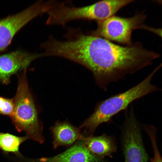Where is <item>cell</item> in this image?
I'll list each match as a JSON object with an SVG mask.
<instances>
[{"label": "cell", "instance_id": "1", "mask_svg": "<svg viewBox=\"0 0 162 162\" xmlns=\"http://www.w3.org/2000/svg\"><path fill=\"white\" fill-rule=\"evenodd\" d=\"M74 56L76 62L90 70L104 90L110 84L150 65L160 56L138 42L122 46L92 34L81 38Z\"/></svg>", "mask_w": 162, "mask_h": 162}, {"label": "cell", "instance_id": "2", "mask_svg": "<svg viewBox=\"0 0 162 162\" xmlns=\"http://www.w3.org/2000/svg\"><path fill=\"white\" fill-rule=\"evenodd\" d=\"M158 70L156 67L136 85L100 102L93 113L82 123L80 128L92 132L99 125L109 122L114 116L126 110L133 102L159 90V88L152 82Z\"/></svg>", "mask_w": 162, "mask_h": 162}, {"label": "cell", "instance_id": "3", "mask_svg": "<svg viewBox=\"0 0 162 162\" xmlns=\"http://www.w3.org/2000/svg\"><path fill=\"white\" fill-rule=\"evenodd\" d=\"M125 5L122 0H106L82 7L69 6L64 3L51 1L46 13V23L64 26L74 20H104L114 15Z\"/></svg>", "mask_w": 162, "mask_h": 162}, {"label": "cell", "instance_id": "4", "mask_svg": "<svg viewBox=\"0 0 162 162\" xmlns=\"http://www.w3.org/2000/svg\"><path fill=\"white\" fill-rule=\"evenodd\" d=\"M26 70H24L18 77L17 89L14 99V113L11 118L19 132H25L28 139L42 143L44 141L42 126L28 86Z\"/></svg>", "mask_w": 162, "mask_h": 162}, {"label": "cell", "instance_id": "5", "mask_svg": "<svg viewBox=\"0 0 162 162\" xmlns=\"http://www.w3.org/2000/svg\"><path fill=\"white\" fill-rule=\"evenodd\" d=\"M143 13L125 18L113 16L98 22L97 28L91 34L110 41L130 45L132 43L131 34L134 29L142 27L146 18Z\"/></svg>", "mask_w": 162, "mask_h": 162}, {"label": "cell", "instance_id": "6", "mask_svg": "<svg viewBox=\"0 0 162 162\" xmlns=\"http://www.w3.org/2000/svg\"><path fill=\"white\" fill-rule=\"evenodd\" d=\"M125 115L123 127L122 145L125 162H148L140 128L132 108Z\"/></svg>", "mask_w": 162, "mask_h": 162}, {"label": "cell", "instance_id": "7", "mask_svg": "<svg viewBox=\"0 0 162 162\" xmlns=\"http://www.w3.org/2000/svg\"><path fill=\"white\" fill-rule=\"evenodd\" d=\"M45 11L44 4L38 1L20 12L0 20V51L9 44L22 28Z\"/></svg>", "mask_w": 162, "mask_h": 162}, {"label": "cell", "instance_id": "8", "mask_svg": "<svg viewBox=\"0 0 162 162\" xmlns=\"http://www.w3.org/2000/svg\"><path fill=\"white\" fill-rule=\"evenodd\" d=\"M43 56V53L32 54L20 50L0 56V82L8 84L12 75L26 69L33 61Z\"/></svg>", "mask_w": 162, "mask_h": 162}, {"label": "cell", "instance_id": "9", "mask_svg": "<svg viewBox=\"0 0 162 162\" xmlns=\"http://www.w3.org/2000/svg\"><path fill=\"white\" fill-rule=\"evenodd\" d=\"M37 162H107L104 158L91 153L82 142L77 143L62 153L49 158L38 159Z\"/></svg>", "mask_w": 162, "mask_h": 162}, {"label": "cell", "instance_id": "10", "mask_svg": "<svg viewBox=\"0 0 162 162\" xmlns=\"http://www.w3.org/2000/svg\"><path fill=\"white\" fill-rule=\"evenodd\" d=\"M81 140L91 153L103 158L111 157L117 149L114 138L105 134L98 136H83Z\"/></svg>", "mask_w": 162, "mask_h": 162}, {"label": "cell", "instance_id": "11", "mask_svg": "<svg viewBox=\"0 0 162 162\" xmlns=\"http://www.w3.org/2000/svg\"><path fill=\"white\" fill-rule=\"evenodd\" d=\"M52 131L55 148L61 146L70 145L81 140L83 136L78 129L66 122L56 123L52 128Z\"/></svg>", "mask_w": 162, "mask_h": 162}, {"label": "cell", "instance_id": "12", "mask_svg": "<svg viewBox=\"0 0 162 162\" xmlns=\"http://www.w3.org/2000/svg\"><path fill=\"white\" fill-rule=\"evenodd\" d=\"M28 139L26 136H18L8 133H0V148L4 153H13L20 155V144Z\"/></svg>", "mask_w": 162, "mask_h": 162}, {"label": "cell", "instance_id": "13", "mask_svg": "<svg viewBox=\"0 0 162 162\" xmlns=\"http://www.w3.org/2000/svg\"><path fill=\"white\" fill-rule=\"evenodd\" d=\"M144 128L148 134L150 140L154 153V157L152 162H162L160 155L157 145L156 128L152 125H144Z\"/></svg>", "mask_w": 162, "mask_h": 162}, {"label": "cell", "instance_id": "14", "mask_svg": "<svg viewBox=\"0 0 162 162\" xmlns=\"http://www.w3.org/2000/svg\"><path fill=\"white\" fill-rule=\"evenodd\" d=\"M14 99L0 97V114L11 117L14 113Z\"/></svg>", "mask_w": 162, "mask_h": 162}]
</instances>
